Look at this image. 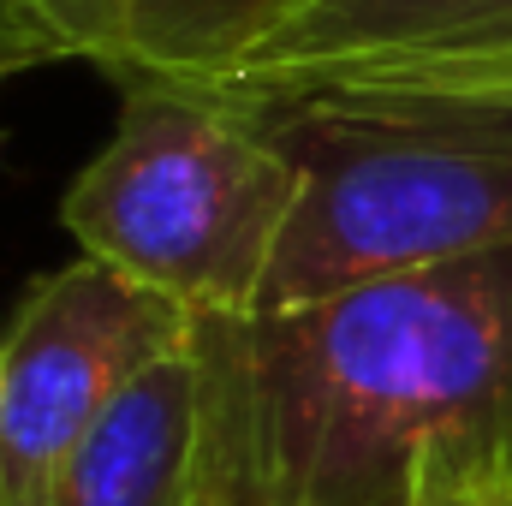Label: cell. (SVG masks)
Segmentation results:
<instances>
[{"label": "cell", "mask_w": 512, "mask_h": 506, "mask_svg": "<svg viewBox=\"0 0 512 506\" xmlns=\"http://www.w3.org/2000/svg\"><path fill=\"white\" fill-rule=\"evenodd\" d=\"M197 506H477L512 495V251L310 304L197 316Z\"/></svg>", "instance_id": "cell-1"}, {"label": "cell", "mask_w": 512, "mask_h": 506, "mask_svg": "<svg viewBox=\"0 0 512 506\" xmlns=\"http://www.w3.org/2000/svg\"><path fill=\"white\" fill-rule=\"evenodd\" d=\"M256 114L304 173L262 310L512 251V66L364 78Z\"/></svg>", "instance_id": "cell-2"}, {"label": "cell", "mask_w": 512, "mask_h": 506, "mask_svg": "<svg viewBox=\"0 0 512 506\" xmlns=\"http://www.w3.org/2000/svg\"><path fill=\"white\" fill-rule=\"evenodd\" d=\"M298 191V161L256 108L126 84L120 126L60 197V221L84 256L191 316H256Z\"/></svg>", "instance_id": "cell-3"}, {"label": "cell", "mask_w": 512, "mask_h": 506, "mask_svg": "<svg viewBox=\"0 0 512 506\" xmlns=\"http://www.w3.org/2000/svg\"><path fill=\"white\" fill-rule=\"evenodd\" d=\"M197 316L78 256L42 274L0 334V506H36L143 370L185 352Z\"/></svg>", "instance_id": "cell-4"}, {"label": "cell", "mask_w": 512, "mask_h": 506, "mask_svg": "<svg viewBox=\"0 0 512 506\" xmlns=\"http://www.w3.org/2000/svg\"><path fill=\"white\" fill-rule=\"evenodd\" d=\"M447 66H512V0H298L209 96L268 108Z\"/></svg>", "instance_id": "cell-5"}, {"label": "cell", "mask_w": 512, "mask_h": 506, "mask_svg": "<svg viewBox=\"0 0 512 506\" xmlns=\"http://www.w3.org/2000/svg\"><path fill=\"white\" fill-rule=\"evenodd\" d=\"M298 0H18L42 60H90L126 84L215 90Z\"/></svg>", "instance_id": "cell-6"}, {"label": "cell", "mask_w": 512, "mask_h": 506, "mask_svg": "<svg viewBox=\"0 0 512 506\" xmlns=\"http://www.w3.org/2000/svg\"><path fill=\"white\" fill-rule=\"evenodd\" d=\"M203 483V376L173 352L131 381L84 435L36 506H197Z\"/></svg>", "instance_id": "cell-7"}, {"label": "cell", "mask_w": 512, "mask_h": 506, "mask_svg": "<svg viewBox=\"0 0 512 506\" xmlns=\"http://www.w3.org/2000/svg\"><path fill=\"white\" fill-rule=\"evenodd\" d=\"M42 54H36V42L12 24V18H0V78H12L18 66H36Z\"/></svg>", "instance_id": "cell-8"}, {"label": "cell", "mask_w": 512, "mask_h": 506, "mask_svg": "<svg viewBox=\"0 0 512 506\" xmlns=\"http://www.w3.org/2000/svg\"><path fill=\"white\" fill-rule=\"evenodd\" d=\"M0 18H12V24H18V0H0ZM18 30H24V24H18ZM24 36H30V30H24ZM36 54H42V48H36Z\"/></svg>", "instance_id": "cell-9"}, {"label": "cell", "mask_w": 512, "mask_h": 506, "mask_svg": "<svg viewBox=\"0 0 512 506\" xmlns=\"http://www.w3.org/2000/svg\"><path fill=\"white\" fill-rule=\"evenodd\" d=\"M477 506H512V495H489V501H477Z\"/></svg>", "instance_id": "cell-10"}]
</instances>
